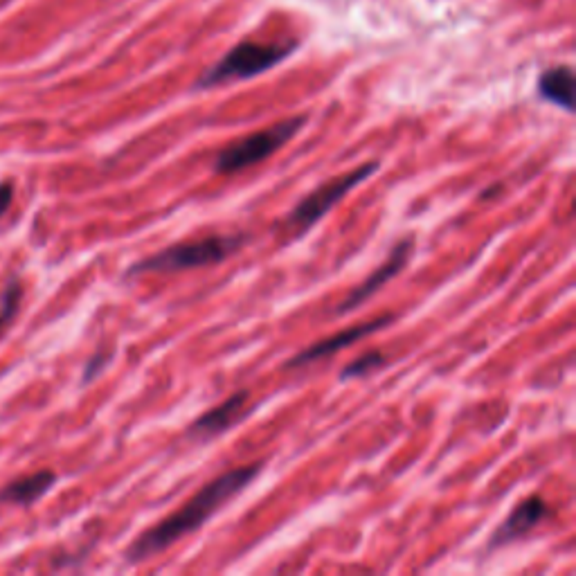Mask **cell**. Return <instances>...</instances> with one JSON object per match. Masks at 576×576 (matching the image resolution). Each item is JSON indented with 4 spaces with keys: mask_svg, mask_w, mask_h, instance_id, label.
Masks as SVG:
<instances>
[{
    "mask_svg": "<svg viewBox=\"0 0 576 576\" xmlns=\"http://www.w3.org/2000/svg\"><path fill=\"white\" fill-rule=\"evenodd\" d=\"M261 471V464H248L239 468H230V471L221 473L219 477L207 482L201 491L194 493L183 507L169 513L156 525L133 540V545L126 549L124 558L129 563H142L149 561L151 556L165 552L187 534H192L198 527H203L216 511L225 507V502L239 495L246 486L255 480Z\"/></svg>",
    "mask_w": 576,
    "mask_h": 576,
    "instance_id": "obj_1",
    "label": "cell"
},
{
    "mask_svg": "<svg viewBox=\"0 0 576 576\" xmlns=\"http://www.w3.org/2000/svg\"><path fill=\"white\" fill-rule=\"evenodd\" d=\"M248 239L243 234H212V237L180 241L174 246L153 252L129 268V275L144 273H180L189 268L216 266L232 257Z\"/></svg>",
    "mask_w": 576,
    "mask_h": 576,
    "instance_id": "obj_2",
    "label": "cell"
},
{
    "mask_svg": "<svg viewBox=\"0 0 576 576\" xmlns=\"http://www.w3.org/2000/svg\"><path fill=\"white\" fill-rule=\"evenodd\" d=\"M297 43H255V41H243L239 45L223 54V59L214 63L212 68H207L201 79L196 81V88H216L223 84H232V81H243L264 75L266 70L275 68L284 59L291 57L295 52Z\"/></svg>",
    "mask_w": 576,
    "mask_h": 576,
    "instance_id": "obj_3",
    "label": "cell"
},
{
    "mask_svg": "<svg viewBox=\"0 0 576 576\" xmlns=\"http://www.w3.org/2000/svg\"><path fill=\"white\" fill-rule=\"evenodd\" d=\"M306 124V115H295L288 120L277 122L266 129L255 131L230 142L228 147H223L214 158V171L216 174H239V171L259 165L261 160H266L284 147L288 140H293L297 133L302 131Z\"/></svg>",
    "mask_w": 576,
    "mask_h": 576,
    "instance_id": "obj_4",
    "label": "cell"
},
{
    "mask_svg": "<svg viewBox=\"0 0 576 576\" xmlns=\"http://www.w3.org/2000/svg\"><path fill=\"white\" fill-rule=\"evenodd\" d=\"M376 169L378 162H365V165L351 169L338 178H331L329 183L313 189L311 194H306L302 201L286 214V219L282 223V234H286L288 239L302 237L306 230H311L315 223L324 219V216H327L333 207L351 192V189L367 180Z\"/></svg>",
    "mask_w": 576,
    "mask_h": 576,
    "instance_id": "obj_5",
    "label": "cell"
},
{
    "mask_svg": "<svg viewBox=\"0 0 576 576\" xmlns=\"http://www.w3.org/2000/svg\"><path fill=\"white\" fill-rule=\"evenodd\" d=\"M412 250H414V239L412 237H405V239H401L399 243H396V246L390 250V255H387V259L383 261V264L378 266L374 273L365 279L363 284H358L354 291H351L345 297V300L340 302L336 313H340V315L351 313L354 309H358L360 304L367 302L369 297L381 291V288L387 282H390V279H394L405 268V264H408L410 257H412Z\"/></svg>",
    "mask_w": 576,
    "mask_h": 576,
    "instance_id": "obj_6",
    "label": "cell"
},
{
    "mask_svg": "<svg viewBox=\"0 0 576 576\" xmlns=\"http://www.w3.org/2000/svg\"><path fill=\"white\" fill-rule=\"evenodd\" d=\"M392 320H394V315H383V318L367 320V322H363V324H356V327L342 329V331H338V333H333V336L322 338V340H318V342H313L311 347L302 349L300 354H295L291 360H288L286 367L295 369V367H306V365L318 363V360L327 358V356H333V354H338V351L351 347V345H354V342L363 340V338H367V336H372V333H376V331L385 329L387 324H390Z\"/></svg>",
    "mask_w": 576,
    "mask_h": 576,
    "instance_id": "obj_7",
    "label": "cell"
},
{
    "mask_svg": "<svg viewBox=\"0 0 576 576\" xmlns=\"http://www.w3.org/2000/svg\"><path fill=\"white\" fill-rule=\"evenodd\" d=\"M248 401H250V392L248 390H239V392L230 394L223 403L214 405V408H210L205 414H201V417H198L192 423V426L187 428V437L205 441V439L223 435L225 430H230L232 426H237V423L243 417H246Z\"/></svg>",
    "mask_w": 576,
    "mask_h": 576,
    "instance_id": "obj_8",
    "label": "cell"
},
{
    "mask_svg": "<svg viewBox=\"0 0 576 576\" xmlns=\"http://www.w3.org/2000/svg\"><path fill=\"white\" fill-rule=\"evenodd\" d=\"M547 516H549L547 502L543 498H538V495H529V498L518 502L516 509L509 513V518L495 529V534L491 536V549L509 545L513 540L527 536L529 531H534L540 525V522H545Z\"/></svg>",
    "mask_w": 576,
    "mask_h": 576,
    "instance_id": "obj_9",
    "label": "cell"
},
{
    "mask_svg": "<svg viewBox=\"0 0 576 576\" xmlns=\"http://www.w3.org/2000/svg\"><path fill=\"white\" fill-rule=\"evenodd\" d=\"M538 95L563 111L574 108V72L570 66L545 70L538 79Z\"/></svg>",
    "mask_w": 576,
    "mask_h": 576,
    "instance_id": "obj_10",
    "label": "cell"
},
{
    "mask_svg": "<svg viewBox=\"0 0 576 576\" xmlns=\"http://www.w3.org/2000/svg\"><path fill=\"white\" fill-rule=\"evenodd\" d=\"M57 480V475L52 471H39L34 475L21 477L12 484H7L3 493H0V500L12 502V504H32L50 491V486Z\"/></svg>",
    "mask_w": 576,
    "mask_h": 576,
    "instance_id": "obj_11",
    "label": "cell"
},
{
    "mask_svg": "<svg viewBox=\"0 0 576 576\" xmlns=\"http://www.w3.org/2000/svg\"><path fill=\"white\" fill-rule=\"evenodd\" d=\"M383 365H385V354H381V351H367V354H363L356 360H351V363L342 369L340 381H351V378L369 376Z\"/></svg>",
    "mask_w": 576,
    "mask_h": 576,
    "instance_id": "obj_12",
    "label": "cell"
},
{
    "mask_svg": "<svg viewBox=\"0 0 576 576\" xmlns=\"http://www.w3.org/2000/svg\"><path fill=\"white\" fill-rule=\"evenodd\" d=\"M21 297H23V288L18 282H12L7 286L5 297H3V304H0V338L5 336V331L9 329V324H12L14 315L18 311V304H21Z\"/></svg>",
    "mask_w": 576,
    "mask_h": 576,
    "instance_id": "obj_13",
    "label": "cell"
},
{
    "mask_svg": "<svg viewBox=\"0 0 576 576\" xmlns=\"http://www.w3.org/2000/svg\"><path fill=\"white\" fill-rule=\"evenodd\" d=\"M106 363H108V356H99V354L93 360H90L88 369H86V376H84L86 381H93V376L99 372V369H104Z\"/></svg>",
    "mask_w": 576,
    "mask_h": 576,
    "instance_id": "obj_14",
    "label": "cell"
},
{
    "mask_svg": "<svg viewBox=\"0 0 576 576\" xmlns=\"http://www.w3.org/2000/svg\"><path fill=\"white\" fill-rule=\"evenodd\" d=\"M12 194H14V187L9 185V183H3L0 185V214H3L9 203H12Z\"/></svg>",
    "mask_w": 576,
    "mask_h": 576,
    "instance_id": "obj_15",
    "label": "cell"
}]
</instances>
